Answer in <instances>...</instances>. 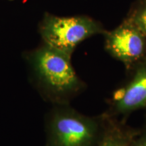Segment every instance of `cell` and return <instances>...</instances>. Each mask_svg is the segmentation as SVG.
Returning a JSON list of instances; mask_svg holds the SVG:
<instances>
[{"instance_id": "obj_1", "label": "cell", "mask_w": 146, "mask_h": 146, "mask_svg": "<svg viewBox=\"0 0 146 146\" xmlns=\"http://www.w3.org/2000/svg\"><path fill=\"white\" fill-rule=\"evenodd\" d=\"M71 56L45 44L31 58L36 81L49 99L57 105L68 104L86 86L73 68Z\"/></svg>"}, {"instance_id": "obj_2", "label": "cell", "mask_w": 146, "mask_h": 146, "mask_svg": "<svg viewBox=\"0 0 146 146\" xmlns=\"http://www.w3.org/2000/svg\"><path fill=\"white\" fill-rule=\"evenodd\" d=\"M111 118L106 112L87 116L68 104H58L49 118L47 146H100Z\"/></svg>"}, {"instance_id": "obj_3", "label": "cell", "mask_w": 146, "mask_h": 146, "mask_svg": "<svg viewBox=\"0 0 146 146\" xmlns=\"http://www.w3.org/2000/svg\"><path fill=\"white\" fill-rule=\"evenodd\" d=\"M106 31L100 22L86 16H48L41 29L45 44L70 55L81 42Z\"/></svg>"}, {"instance_id": "obj_4", "label": "cell", "mask_w": 146, "mask_h": 146, "mask_svg": "<svg viewBox=\"0 0 146 146\" xmlns=\"http://www.w3.org/2000/svg\"><path fill=\"white\" fill-rule=\"evenodd\" d=\"M129 76L108 99L106 113L126 122L133 112L146 111V56L127 70Z\"/></svg>"}, {"instance_id": "obj_5", "label": "cell", "mask_w": 146, "mask_h": 146, "mask_svg": "<svg viewBox=\"0 0 146 146\" xmlns=\"http://www.w3.org/2000/svg\"><path fill=\"white\" fill-rule=\"evenodd\" d=\"M104 47L112 57L123 64L127 70L146 56V36L127 19L111 31H106Z\"/></svg>"}, {"instance_id": "obj_6", "label": "cell", "mask_w": 146, "mask_h": 146, "mask_svg": "<svg viewBox=\"0 0 146 146\" xmlns=\"http://www.w3.org/2000/svg\"><path fill=\"white\" fill-rule=\"evenodd\" d=\"M139 128L127 125L125 121L111 118L106 135L100 146H129Z\"/></svg>"}, {"instance_id": "obj_7", "label": "cell", "mask_w": 146, "mask_h": 146, "mask_svg": "<svg viewBox=\"0 0 146 146\" xmlns=\"http://www.w3.org/2000/svg\"><path fill=\"white\" fill-rule=\"evenodd\" d=\"M126 19L146 36V0H137L131 8Z\"/></svg>"}, {"instance_id": "obj_8", "label": "cell", "mask_w": 146, "mask_h": 146, "mask_svg": "<svg viewBox=\"0 0 146 146\" xmlns=\"http://www.w3.org/2000/svg\"><path fill=\"white\" fill-rule=\"evenodd\" d=\"M129 146H146V121L143 127L139 128L138 133L133 139Z\"/></svg>"}]
</instances>
